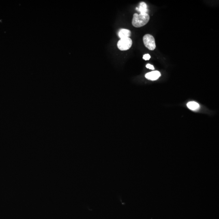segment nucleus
<instances>
[{"mask_svg":"<svg viewBox=\"0 0 219 219\" xmlns=\"http://www.w3.org/2000/svg\"><path fill=\"white\" fill-rule=\"evenodd\" d=\"M150 17L147 13L135 14L133 15L132 24L135 27H141L149 22Z\"/></svg>","mask_w":219,"mask_h":219,"instance_id":"1","label":"nucleus"},{"mask_svg":"<svg viewBox=\"0 0 219 219\" xmlns=\"http://www.w3.org/2000/svg\"><path fill=\"white\" fill-rule=\"evenodd\" d=\"M144 44L146 48L150 50H153L156 48L155 39L150 34H146L143 37Z\"/></svg>","mask_w":219,"mask_h":219,"instance_id":"2","label":"nucleus"},{"mask_svg":"<svg viewBox=\"0 0 219 219\" xmlns=\"http://www.w3.org/2000/svg\"><path fill=\"white\" fill-rule=\"evenodd\" d=\"M132 41L130 37L121 39L118 42L117 47L121 51L129 50L131 47Z\"/></svg>","mask_w":219,"mask_h":219,"instance_id":"3","label":"nucleus"},{"mask_svg":"<svg viewBox=\"0 0 219 219\" xmlns=\"http://www.w3.org/2000/svg\"><path fill=\"white\" fill-rule=\"evenodd\" d=\"M161 74L160 72L157 71H155L147 73L146 74L145 78L149 80L154 81L157 80L160 77Z\"/></svg>","mask_w":219,"mask_h":219,"instance_id":"4","label":"nucleus"},{"mask_svg":"<svg viewBox=\"0 0 219 219\" xmlns=\"http://www.w3.org/2000/svg\"><path fill=\"white\" fill-rule=\"evenodd\" d=\"M118 35L119 37L121 39L128 38L131 35V32L129 30L121 29L119 31Z\"/></svg>","mask_w":219,"mask_h":219,"instance_id":"5","label":"nucleus"},{"mask_svg":"<svg viewBox=\"0 0 219 219\" xmlns=\"http://www.w3.org/2000/svg\"><path fill=\"white\" fill-rule=\"evenodd\" d=\"M136 10L140 14L147 13L148 11L147 6L145 2H142L139 4L138 7H136Z\"/></svg>","mask_w":219,"mask_h":219,"instance_id":"6","label":"nucleus"},{"mask_svg":"<svg viewBox=\"0 0 219 219\" xmlns=\"http://www.w3.org/2000/svg\"><path fill=\"white\" fill-rule=\"evenodd\" d=\"M187 106L188 108L193 111H196L198 110L200 108L199 104L195 102H189L188 103Z\"/></svg>","mask_w":219,"mask_h":219,"instance_id":"7","label":"nucleus"},{"mask_svg":"<svg viewBox=\"0 0 219 219\" xmlns=\"http://www.w3.org/2000/svg\"><path fill=\"white\" fill-rule=\"evenodd\" d=\"M151 58V56L149 54H145L144 55L143 57V59L147 61V60H150Z\"/></svg>","mask_w":219,"mask_h":219,"instance_id":"8","label":"nucleus"},{"mask_svg":"<svg viewBox=\"0 0 219 219\" xmlns=\"http://www.w3.org/2000/svg\"><path fill=\"white\" fill-rule=\"evenodd\" d=\"M146 67L147 68L149 69L154 70V67L153 65H151L150 64H147L146 65Z\"/></svg>","mask_w":219,"mask_h":219,"instance_id":"9","label":"nucleus"}]
</instances>
